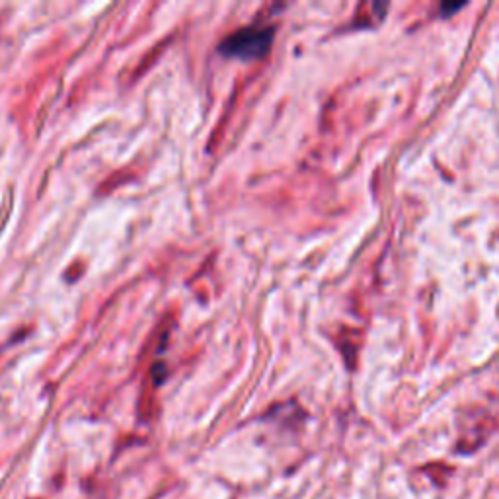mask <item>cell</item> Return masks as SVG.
Masks as SVG:
<instances>
[{"instance_id": "obj_1", "label": "cell", "mask_w": 499, "mask_h": 499, "mask_svg": "<svg viewBox=\"0 0 499 499\" xmlns=\"http://www.w3.org/2000/svg\"><path fill=\"white\" fill-rule=\"evenodd\" d=\"M275 37L271 25H248L236 30L218 43V51L226 57L238 59H262L269 53Z\"/></svg>"}, {"instance_id": "obj_2", "label": "cell", "mask_w": 499, "mask_h": 499, "mask_svg": "<svg viewBox=\"0 0 499 499\" xmlns=\"http://www.w3.org/2000/svg\"><path fill=\"white\" fill-rule=\"evenodd\" d=\"M462 6H464L462 2H460V4H443V10L447 12L445 16H451V12H454V10H460Z\"/></svg>"}]
</instances>
